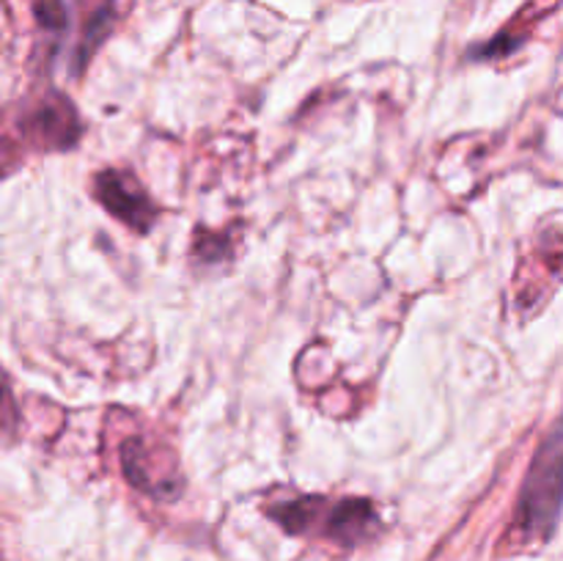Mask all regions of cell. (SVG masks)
<instances>
[{
  "label": "cell",
  "instance_id": "obj_1",
  "mask_svg": "<svg viewBox=\"0 0 563 561\" xmlns=\"http://www.w3.org/2000/svg\"><path fill=\"white\" fill-rule=\"evenodd\" d=\"M563 509V413L555 418L542 446L533 454L528 476L517 498L511 539L520 544H542L553 537Z\"/></svg>",
  "mask_w": 563,
  "mask_h": 561
},
{
  "label": "cell",
  "instance_id": "obj_2",
  "mask_svg": "<svg viewBox=\"0 0 563 561\" xmlns=\"http://www.w3.org/2000/svg\"><path fill=\"white\" fill-rule=\"evenodd\" d=\"M284 531L308 534L322 522V534L344 548L366 542L379 528L374 506L363 498H344L339 504H324V517H319V498H295L273 506L267 512Z\"/></svg>",
  "mask_w": 563,
  "mask_h": 561
},
{
  "label": "cell",
  "instance_id": "obj_3",
  "mask_svg": "<svg viewBox=\"0 0 563 561\" xmlns=\"http://www.w3.org/2000/svg\"><path fill=\"white\" fill-rule=\"evenodd\" d=\"M93 196L110 215L124 220L132 229L148 231V226H152L154 204L137 185L135 176L121 174V170H102L93 179Z\"/></svg>",
  "mask_w": 563,
  "mask_h": 561
},
{
  "label": "cell",
  "instance_id": "obj_4",
  "mask_svg": "<svg viewBox=\"0 0 563 561\" xmlns=\"http://www.w3.org/2000/svg\"><path fill=\"white\" fill-rule=\"evenodd\" d=\"M25 130L36 138V143L47 148H64L71 146L80 135V121H77L75 110H71L69 99L49 97L36 105L25 121Z\"/></svg>",
  "mask_w": 563,
  "mask_h": 561
},
{
  "label": "cell",
  "instance_id": "obj_5",
  "mask_svg": "<svg viewBox=\"0 0 563 561\" xmlns=\"http://www.w3.org/2000/svg\"><path fill=\"white\" fill-rule=\"evenodd\" d=\"M36 16L47 31H64L66 28V6L64 0H38Z\"/></svg>",
  "mask_w": 563,
  "mask_h": 561
}]
</instances>
